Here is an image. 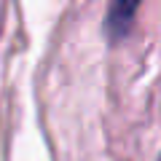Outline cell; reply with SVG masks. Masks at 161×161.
<instances>
[{"mask_svg":"<svg viewBox=\"0 0 161 161\" xmlns=\"http://www.w3.org/2000/svg\"><path fill=\"white\" fill-rule=\"evenodd\" d=\"M140 3L142 0H113L110 3V11H108V19H105V30H108L110 38H121V35L129 30L134 14H137Z\"/></svg>","mask_w":161,"mask_h":161,"instance_id":"1","label":"cell"}]
</instances>
